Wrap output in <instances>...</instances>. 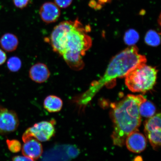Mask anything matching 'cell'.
Returning <instances> with one entry per match:
<instances>
[{
    "instance_id": "6da1fadb",
    "label": "cell",
    "mask_w": 161,
    "mask_h": 161,
    "mask_svg": "<svg viewBox=\"0 0 161 161\" xmlns=\"http://www.w3.org/2000/svg\"><path fill=\"white\" fill-rule=\"evenodd\" d=\"M90 30L89 25L84 27L78 19L64 21L54 28L45 40L70 69L79 71L84 66L82 57L92 46V39L87 34Z\"/></svg>"
},
{
    "instance_id": "7a4b0ae2",
    "label": "cell",
    "mask_w": 161,
    "mask_h": 161,
    "mask_svg": "<svg viewBox=\"0 0 161 161\" xmlns=\"http://www.w3.org/2000/svg\"><path fill=\"white\" fill-rule=\"evenodd\" d=\"M146 100L142 95L129 94L120 102L112 104L110 116L114 130L111 137L114 145L123 146L129 135L138 130L142 122L139 107Z\"/></svg>"
},
{
    "instance_id": "3957f363",
    "label": "cell",
    "mask_w": 161,
    "mask_h": 161,
    "mask_svg": "<svg viewBox=\"0 0 161 161\" xmlns=\"http://www.w3.org/2000/svg\"><path fill=\"white\" fill-rule=\"evenodd\" d=\"M146 62V56L139 53L136 46L127 48L112 58L104 75L91 84L89 89L84 94L83 100H90L104 86L114 83L117 78L125 77L136 66Z\"/></svg>"
},
{
    "instance_id": "277c9868",
    "label": "cell",
    "mask_w": 161,
    "mask_h": 161,
    "mask_svg": "<svg viewBox=\"0 0 161 161\" xmlns=\"http://www.w3.org/2000/svg\"><path fill=\"white\" fill-rule=\"evenodd\" d=\"M157 73L155 68L146 63L139 64L125 76L126 85L132 92L145 93L152 89L155 85Z\"/></svg>"
},
{
    "instance_id": "5b68a950",
    "label": "cell",
    "mask_w": 161,
    "mask_h": 161,
    "mask_svg": "<svg viewBox=\"0 0 161 161\" xmlns=\"http://www.w3.org/2000/svg\"><path fill=\"white\" fill-rule=\"evenodd\" d=\"M55 120L43 121L28 128L24 133L22 140L25 142L30 138H35L40 142L50 140L55 134Z\"/></svg>"
},
{
    "instance_id": "8992f818",
    "label": "cell",
    "mask_w": 161,
    "mask_h": 161,
    "mask_svg": "<svg viewBox=\"0 0 161 161\" xmlns=\"http://www.w3.org/2000/svg\"><path fill=\"white\" fill-rule=\"evenodd\" d=\"M19 124V118L15 111L0 106V134L4 135L14 132Z\"/></svg>"
},
{
    "instance_id": "52a82bcc",
    "label": "cell",
    "mask_w": 161,
    "mask_h": 161,
    "mask_svg": "<svg viewBox=\"0 0 161 161\" xmlns=\"http://www.w3.org/2000/svg\"><path fill=\"white\" fill-rule=\"evenodd\" d=\"M125 143L130 152L139 153L145 149L147 140L146 137L137 130L129 135L126 139Z\"/></svg>"
},
{
    "instance_id": "ba28073f",
    "label": "cell",
    "mask_w": 161,
    "mask_h": 161,
    "mask_svg": "<svg viewBox=\"0 0 161 161\" xmlns=\"http://www.w3.org/2000/svg\"><path fill=\"white\" fill-rule=\"evenodd\" d=\"M39 14L42 21L45 23H55L59 19L60 11L55 3L47 2L40 7Z\"/></svg>"
},
{
    "instance_id": "9c48e42d",
    "label": "cell",
    "mask_w": 161,
    "mask_h": 161,
    "mask_svg": "<svg viewBox=\"0 0 161 161\" xmlns=\"http://www.w3.org/2000/svg\"><path fill=\"white\" fill-rule=\"evenodd\" d=\"M50 75V71L47 66L40 62L32 66L29 71L30 79L37 83H43L47 81Z\"/></svg>"
},
{
    "instance_id": "30bf717a",
    "label": "cell",
    "mask_w": 161,
    "mask_h": 161,
    "mask_svg": "<svg viewBox=\"0 0 161 161\" xmlns=\"http://www.w3.org/2000/svg\"><path fill=\"white\" fill-rule=\"evenodd\" d=\"M24 142L21 148L22 154L24 156L29 157L34 160L37 159L41 156L43 148L39 141L32 138Z\"/></svg>"
},
{
    "instance_id": "8fae6325",
    "label": "cell",
    "mask_w": 161,
    "mask_h": 161,
    "mask_svg": "<svg viewBox=\"0 0 161 161\" xmlns=\"http://www.w3.org/2000/svg\"><path fill=\"white\" fill-rule=\"evenodd\" d=\"M19 44L18 38L11 33H5L0 39V46L8 52H12L17 49Z\"/></svg>"
},
{
    "instance_id": "7c38bea8",
    "label": "cell",
    "mask_w": 161,
    "mask_h": 161,
    "mask_svg": "<svg viewBox=\"0 0 161 161\" xmlns=\"http://www.w3.org/2000/svg\"><path fill=\"white\" fill-rule=\"evenodd\" d=\"M63 103L60 97L55 95H49L44 100L43 106L45 109L50 113L59 112L62 109Z\"/></svg>"
},
{
    "instance_id": "4fadbf2b",
    "label": "cell",
    "mask_w": 161,
    "mask_h": 161,
    "mask_svg": "<svg viewBox=\"0 0 161 161\" xmlns=\"http://www.w3.org/2000/svg\"><path fill=\"white\" fill-rule=\"evenodd\" d=\"M161 114L159 113L156 114L146 121L144 123L145 133L151 131L160 130L161 127Z\"/></svg>"
},
{
    "instance_id": "5bb4252c",
    "label": "cell",
    "mask_w": 161,
    "mask_h": 161,
    "mask_svg": "<svg viewBox=\"0 0 161 161\" xmlns=\"http://www.w3.org/2000/svg\"><path fill=\"white\" fill-rule=\"evenodd\" d=\"M156 112V108L154 104L147 100L143 102L139 107V112L141 116L145 118H150L153 116Z\"/></svg>"
},
{
    "instance_id": "9a60e30c",
    "label": "cell",
    "mask_w": 161,
    "mask_h": 161,
    "mask_svg": "<svg viewBox=\"0 0 161 161\" xmlns=\"http://www.w3.org/2000/svg\"><path fill=\"white\" fill-rule=\"evenodd\" d=\"M150 143L155 150H158L161 146V130H157L145 133Z\"/></svg>"
},
{
    "instance_id": "2e32d148",
    "label": "cell",
    "mask_w": 161,
    "mask_h": 161,
    "mask_svg": "<svg viewBox=\"0 0 161 161\" xmlns=\"http://www.w3.org/2000/svg\"><path fill=\"white\" fill-rule=\"evenodd\" d=\"M145 40L147 45L157 46L160 45V38L158 34L153 30H150L146 34Z\"/></svg>"
},
{
    "instance_id": "e0dca14e",
    "label": "cell",
    "mask_w": 161,
    "mask_h": 161,
    "mask_svg": "<svg viewBox=\"0 0 161 161\" xmlns=\"http://www.w3.org/2000/svg\"><path fill=\"white\" fill-rule=\"evenodd\" d=\"M139 39V35L135 30L130 29L126 32L124 36V41L129 45H134Z\"/></svg>"
},
{
    "instance_id": "ac0fdd59",
    "label": "cell",
    "mask_w": 161,
    "mask_h": 161,
    "mask_svg": "<svg viewBox=\"0 0 161 161\" xmlns=\"http://www.w3.org/2000/svg\"><path fill=\"white\" fill-rule=\"evenodd\" d=\"M7 65L10 71L17 72L21 69L22 62L21 59L17 56H13L7 61Z\"/></svg>"
},
{
    "instance_id": "d6986e66",
    "label": "cell",
    "mask_w": 161,
    "mask_h": 161,
    "mask_svg": "<svg viewBox=\"0 0 161 161\" xmlns=\"http://www.w3.org/2000/svg\"><path fill=\"white\" fill-rule=\"evenodd\" d=\"M6 143L8 148L12 153H16L19 152L21 149V144L19 140L7 139L6 140Z\"/></svg>"
},
{
    "instance_id": "ffe728a7",
    "label": "cell",
    "mask_w": 161,
    "mask_h": 161,
    "mask_svg": "<svg viewBox=\"0 0 161 161\" xmlns=\"http://www.w3.org/2000/svg\"><path fill=\"white\" fill-rule=\"evenodd\" d=\"M73 0H54L55 4L58 7L65 8L71 4Z\"/></svg>"
},
{
    "instance_id": "44dd1931",
    "label": "cell",
    "mask_w": 161,
    "mask_h": 161,
    "mask_svg": "<svg viewBox=\"0 0 161 161\" xmlns=\"http://www.w3.org/2000/svg\"><path fill=\"white\" fill-rule=\"evenodd\" d=\"M16 7L23 9L27 7L30 3V0H13Z\"/></svg>"
},
{
    "instance_id": "7402d4cb",
    "label": "cell",
    "mask_w": 161,
    "mask_h": 161,
    "mask_svg": "<svg viewBox=\"0 0 161 161\" xmlns=\"http://www.w3.org/2000/svg\"><path fill=\"white\" fill-rule=\"evenodd\" d=\"M12 161H36L35 160L25 156H17L13 157Z\"/></svg>"
},
{
    "instance_id": "603a6c76",
    "label": "cell",
    "mask_w": 161,
    "mask_h": 161,
    "mask_svg": "<svg viewBox=\"0 0 161 161\" xmlns=\"http://www.w3.org/2000/svg\"><path fill=\"white\" fill-rule=\"evenodd\" d=\"M7 59V56L4 51L0 49V65L4 64Z\"/></svg>"
},
{
    "instance_id": "cb8c5ba5",
    "label": "cell",
    "mask_w": 161,
    "mask_h": 161,
    "mask_svg": "<svg viewBox=\"0 0 161 161\" xmlns=\"http://www.w3.org/2000/svg\"><path fill=\"white\" fill-rule=\"evenodd\" d=\"M97 3L95 0H90V1L89 2V4H88V5L90 7L92 8H93L94 9L97 5Z\"/></svg>"
},
{
    "instance_id": "d4e9b609",
    "label": "cell",
    "mask_w": 161,
    "mask_h": 161,
    "mask_svg": "<svg viewBox=\"0 0 161 161\" xmlns=\"http://www.w3.org/2000/svg\"><path fill=\"white\" fill-rule=\"evenodd\" d=\"M99 3L101 4H103L110 3L111 0H98Z\"/></svg>"
},
{
    "instance_id": "484cf974",
    "label": "cell",
    "mask_w": 161,
    "mask_h": 161,
    "mask_svg": "<svg viewBox=\"0 0 161 161\" xmlns=\"http://www.w3.org/2000/svg\"><path fill=\"white\" fill-rule=\"evenodd\" d=\"M102 8V5L100 3H98L96 7L94 9L96 10H99L101 9Z\"/></svg>"
},
{
    "instance_id": "4316f807",
    "label": "cell",
    "mask_w": 161,
    "mask_h": 161,
    "mask_svg": "<svg viewBox=\"0 0 161 161\" xmlns=\"http://www.w3.org/2000/svg\"><path fill=\"white\" fill-rule=\"evenodd\" d=\"M146 11H145L144 10H142V11H140V14L141 15H144Z\"/></svg>"
}]
</instances>
